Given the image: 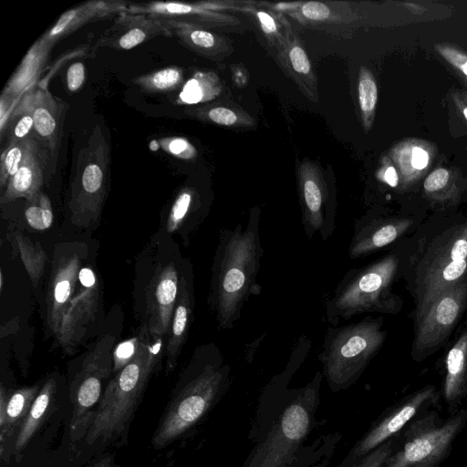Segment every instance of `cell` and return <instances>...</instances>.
<instances>
[{
    "mask_svg": "<svg viewBox=\"0 0 467 467\" xmlns=\"http://www.w3.org/2000/svg\"><path fill=\"white\" fill-rule=\"evenodd\" d=\"M310 348V339L302 336L285 369L263 389L248 436L254 446L243 467H306L316 460L319 441L312 446L305 442L317 426L322 371H317L306 386L289 387Z\"/></svg>",
    "mask_w": 467,
    "mask_h": 467,
    "instance_id": "1",
    "label": "cell"
},
{
    "mask_svg": "<svg viewBox=\"0 0 467 467\" xmlns=\"http://www.w3.org/2000/svg\"><path fill=\"white\" fill-rule=\"evenodd\" d=\"M83 244L55 248L46 297V325L58 346L72 354L88 336L100 307V283Z\"/></svg>",
    "mask_w": 467,
    "mask_h": 467,
    "instance_id": "2",
    "label": "cell"
},
{
    "mask_svg": "<svg viewBox=\"0 0 467 467\" xmlns=\"http://www.w3.org/2000/svg\"><path fill=\"white\" fill-rule=\"evenodd\" d=\"M263 255L258 211L251 213L245 226L220 230L208 295L220 329L234 327L249 297L261 292L257 275Z\"/></svg>",
    "mask_w": 467,
    "mask_h": 467,
    "instance_id": "3",
    "label": "cell"
},
{
    "mask_svg": "<svg viewBox=\"0 0 467 467\" xmlns=\"http://www.w3.org/2000/svg\"><path fill=\"white\" fill-rule=\"evenodd\" d=\"M232 384L231 368L214 343L198 347L176 384L152 436L161 449L186 435L222 400Z\"/></svg>",
    "mask_w": 467,
    "mask_h": 467,
    "instance_id": "4",
    "label": "cell"
},
{
    "mask_svg": "<svg viewBox=\"0 0 467 467\" xmlns=\"http://www.w3.org/2000/svg\"><path fill=\"white\" fill-rule=\"evenodd\" d=\"M162 349L163 338H151L148 329L136 357L107 384L85 436L88 444L113 441L127 431Z\"/></svg>",
    "mask_w": 467,
    "mask_h": 467,
    "instance_id": "5",
    "label": "cell"
},
{
    "mask_svg": "<svg viewBox=\"0 0 467 467\" xmlns=\"http://www.w3.org/2000/svg\"><path fill=\"white\" fill-rule=\"evenodd\" d=\"M382 324V318L368 317L327 328L318 359L332 392L349 389L363 374L385 340Z\"/></svg>",
    "mask_w": 467,
    "mask_h": 467,
    "instance_id": "6",
    "label": "cell"
},
{
    "mask_svg": "<svg viewBox=\"0 0 467 467\" xmlns=\"http://www.w3.org/2000/svg\"><path fill=\"white\" fill-rule=\"evenodd\" d=\"M398 258L389 254L362 268L349 269L326 301V317L331 326L341 319L367 313H395L399 298L391 291Z\"/></svg>",
    "mask_w": 467,
    "mask_h": 467,
    "instance_id": "7",
    "label": "cell"
},
{
    "mask_svg": "<svg viewBox=\"0 0 467 467\" xmlns=\"http://www.w3.org/2000/svg\"><path fill=\"white\" fill-rule=\"evenodd\" d=\"M467 424V409L442 419L434 410L420 413L396 436V446L382 467H443Z\"/></svg>",
    "mask_w": 467,
    "mask_h": 467,
    "instance_id": "8",
    "label": "cell"
},
{
    "mask_svg": "<svg viewBox=\"0 0 467 467\" xmlns=\"http://www.w3.org/2000/svg\"><path fill=\"white\" fill-rule=\"evenodd\" d=\"M110 182V146L96 125L78 154L68 207L71 222L88 228L99 222Z\"/></svg>",
    "mask_w": 467,
    "mask_h": 467,
    "instance_id": "9",
    "label": "cell"
},
{
    "mask_svg": "<svg viewBox=\"0 0 467 467\" xmlns=\"http://www.w3.org/2000/svg\"><path fill=\"white\" fill-rule=\"evenodd\" d=\"M116 337L101 336L82 359L78 371L70 383V398L74 406L70 420V436L78 440L86 436L101 399L102 385L112 373Z\"/></svg>",
    "mask_w": 467,
    "mask_h": 467,
    "instance_id": "10",
    "label": "cell"
},
{
    "mask_svg": "<svg viewBox=\"0 0 467 467\" xmlns=\"http://www.w3.org/2000/svg\"><path fill=\"white\" fill-rule=\"evenodd\" d=\"M467 272V223L444 233L428 250L418 271L417 312Z\"/></svg>",
    "mask_w": 467,
    "mask_h": 467,
    "instance_id": "11",
    "label": "cell"
},
{
    "mask_svg": "<svg viewBox=\"0 0 467 467\" xmlns=\"http://www.w3.org/2000/svg\"><path fill=\"white\" fill-rule=\"evenodd\" d=\"M441 396L435 386L427 385L386 408L337 467H352L364 455L394 437L420 413L434 409Z\"/></svg>",
    "mask_w": 467,
    "mask_h": 467,
    "instance_id": "12",
    "label": "cell"
},
{
    "mask_svg": "<svg viewBox=\"0 0 467 467\" xmlns=\"http://www.w3.org/2000/svg\"><path fill=\"white\" fill-rule=\"evenodd\" d=\"M466 298L467 284L462 281L440 293L417 312L414 354L424 353L446 338L460 317Z\"/></svg>",
    "mask_w": 467,
    "mask_h": 467,
    "instance_id": "13",
    "label": "cell"
},
{
    "mask_svg": "<svg viewBox=\"0 0 467 467\" xmlns=\"http://www.w3.org/2000/svg\"><path fill=\"white\" fill-rule=\"evenodd\" d=\"M298 182L305 233L308 238L318 234L325 241L335 229V212L328 204L327 183L319 170L309 161L300 165Z\"/></svg>",
    "mask_w": 467,
    "mask_h": 467,
    "instance_id": "14",
    "label": "cell"
},
{
    "mask_svg": "<svg viewBox=\"0 0 467 467\" xmlns=\"http://www.w3.org/2000/svg\"><path fill=\"white\" fill-rule=\"evenodd\" d=\"M16 103L31 114L34 133L57 162L67 104L37 83L24 92Z\"/></svg>",
    "mask_w": 467,
    "mask_h": 467,
    "instance_id": "15",
    "label": "cell"
},
{
    "mask_svg": "<svg viewBox=\"0 0 467 467\" xmlns=\"http://www.w3.org/2000/svg\"><path fill=\"white\" fill-rule=\"evenodd\" d=\"M180 273L174 262L159 266L147 290L146 325L151 338L168 335L177 301Z\"/></svg>",
    "mask_w": 467,
    "mask_h": 467,
    "instance_id": "16",
    "label": "cell"
},
{
    "mask_svg": "<svg viewBox=\"0 0 467 467\" xmlns=\"http://www.w3.org/2000/svg\"><path fill=\"white\" fill-rule=\"evenodd\" d=\"M47 147L33 132L27 139V147L16 174L1 194V203L24 198L33 201L39 196L47 171L55 168Z\"/></svg>",
    "mask_w": 467,
    "mask_h": 467,
    "instance_id": "17",
    "label": "cell"
},
{
    "mask_svg": "<svg viewBox=\"0 0 467 467\" xmlns=\"http://www.w3.org/2000/svg\"><path fill=\"white\" fill-rule=\"evenodd\" d=\"M160 36H172L161 19L123 12L116 16L113 24L96 41L94 49L109 47L130 50Z\"/></svg>",
    "mask_w": 467,
    "mask_h": 467,
    "instance_id": "18",
    "label": "cell"
},
{
    "mask_svg": "<svg viewBox=\"0 0 467 467\" xmlns=\"http://www.w3.org/2000/svg\"><path fill=\"white\" fill-rule=\"evenodd\" d=\"M131 3L121 0H91L64 12L57 22L40 37L53 46L82 26L118 16Z\"/></svg>",
    "mask_w": 467,
    "mask_h": 467,
    "instance_id": "19",
    "label": "cell"
},
{
    "mask_svg": "<svg viewBox=\"0 0 467 467\" xmlns=\"http://www.w3.org/2000/svg\"><path fill=\"white\" fill-rule=\"evenodd\" d=\"M130 14L145 15L151 18L172 19L201 26H217L238 24L232 16L204 8L200 3L179 2L131 3L127 11Z\"/></svg>",
    "mask_w": 467,
    "mask_h": 467,
    "instance_id": "20",
    "label": "cell"
},
{
    "mask_svg": "<svg viewBox=\"0 0 467 467\" xmlns=\"http://www.w3.org/2000/svg\"><path fill=\"white\" fill-rule=\"evenodd\" d=\"M411 224L412 221L409 219H386L355 226V233L348 247L349 258L363 257L390 244Z\"/></svg>",
    "mask_w": 467,
    "mask_h": 467,
    "instance_id": "21",
    "label": "cell"
},
{
    "mask_svg": "<svg viewBox=\"0 0 467 467\" xmlns=\"http://www.w3.org/2000/svg\"><path fill=\"white\" fill-rule=\"evenodd\" d=\"M193 290L192 277L186 273L181 275L177 301L168 333L165 348L167 357L166 372L171 371L177 365L178 358L187 339L188 331L193 317Z\"/></svg>",
    "mask_w": 467,
    "mask_h": 467,
    "instance_id": "22",
    "label": "cell"
},
{
    "mask_svg": "<svg viewBox=\"0 0 467 467\" xmlns=\"http://www.w3.org/2000/svg\"><path fill=\"white\" fill-rule=\"evenodd\" d=\"M441 396L451 414L460 410L467 397V331L448 352Z\"/></svg>",
    "mask_w": 467,
    "mask_h": 467,
    "instance_id": "23",
    "label": "cell"
},
{
    "mask_svg": "<svg viewBox=\"0 0 467 467\" xmlns=\"http://www.w3.org/2000/svg\"><path fill=\"white\" fill-rule=\"evenodd\" d=\"M158 19L162 21L182 46L202 57L215 60L229 51V45L224 38L203 26L172 19Z\"/></svg>",
    "mask_w": 467,
    "mask_h": 467,
    "instance_id": "24",
    "label": "cell"
},
{
    "mask_svg": "<svg viewBox=\"0 0 467 467\" xmlns=\"http://www.w3.org/2000/svg\"><path fill=\"white\" fill-rule=\"evenodd\" d=\"M433 148L420 140H408L395 145L389 153L403 186L417 182L429 169Z\"/></svg>",
    "mask_w": 467,
    "mask_h": 467,
    "instance_id": "25",
    "label": "cell"
},
{
    "mask_svg": "<svg viewBox=\"0 0 467 467\" xmlns=\"http://www.w3.org/2000/svg\"><path fill=\"white\" fill-rule=\"evenodd\" d=\"M282 23L285 26V36L278 44L281 47V64L290 77L303 88L305 93L315 96L316 78L309 58L298 39L292 34L290 26L285 18H282Z\"/></svg>",
    "mask_w": 467,
    "mask_h": 467,
    "instance_id": "26",
    "label": "cell"
},
{
    "mask_svg": "<svg viewBox=\"0 0 467 467\" xmlns=\"http://www.w3.org/2000/svg\"><path fill=\"white\" fill-rule=\"evenodd\" d=\"M52 47L39 38L28 50L2 95V99L8 100L11 109L14 100L16 101L24 92L37 83L36 80Z\"/></svg>",
    "mask_w": 467,
    "mask_h": 467,
    "instance_id": "27",
    "label": "cell"
},
{
    "mask_svg": "<svg viewBox=\"0 0 467 467\" xmlns=\"http://www.w3.org/2000/svg\"><path fill=\"white\" fill-rule=\"evenodd\" d=\"M197 195L192 188H183L173 201L166 221L168 233H179L185 241L195 231L202 221L198 213L200 204L197 203Z\"/></svg>",
    "mask_w": 467,
    "mask_h": 467,
    "instance_id": "28",
    "label": "cell"
},
{
    "mask_svg": "<svg viewBox=\"0 0 467 467\" xmlns=\"http://www.w3.org/2000/svg\"><path fill=\"white\" fill-rule=\"evenodd\" d=\"M40 387L38 384L24 387L15 390L7 396L4 387L0 391V430L1 440L5 434H9L16 427L21 425L27 415Z\"/></svg>",
    "mask_w": 467,
    "mask_h": 467,
    "instance_id": "29",
    "label": "cell"
},
{
    "mask_svg": "<svg viewBox=\"0 0 467 467\" xmlns=\"http://www.w3.org/2000/svg\"><path fill=\"white\" fill-rule=\"evenodd\" d=\"M56 389V381L50 378L41 387L27 415L22 421L15 442L16 451L23 450L44 420Z\"/></svg>",
    "mask_w": 467,
    "mask_h": 467,
    "instance_id": "30",
    "label": "cell"
},
{
    "mask_svg": "<svg viewBox=\"0 0 467 467\" xmlns=\"http://www.w3.org/2000/svg\"><path fill=\"white\" fill-rule=\"evenodd\" d=\"M221 89L219 78L214 73L198 71L183 84L174 103L194 105L208 102L216 98Z\"/></svg>",
    "mask_w": 467,
    "mask_h": 467,
    "instance_id": "31",
    "label": "cell"
},
{
    "mask_svg": "<svg viewBox=\"0 0 467 467\" xmlns=\"http://www.w3.org/2000/svg\"><path fill=\"white\" fill-rule=\"evenodd\" d=\"M140 90L150 94L173 91L183 83V71L177 66L166 67L131 79Z\"/></svg>",
    "mask_w": 467,
    "mask_h": 467,
    "instance_id": "32",
    "label": "cell"
},
{
    "mask_svg": "<svg viewBox=\"0 0 467 467\" xmlns=\"http://www.w3.org/2000/svg\"><path fill=\"white\" fill-rule=\"evenodd\" d=\"M14 240L26 273L34 287H36L47 261V253L40 243H33L20 233L14 234Z\"/></svg>",
    "mask_w": 467,
    "mask_h": 467,
    "instance_id": "33",
    "label": "cell"
},
{
    "mask_svg": "<svg viewBox=\"0 0 467 467\" xmlns=\"http://www.w3.org/2000/svg\"><path fill=\"white\" fill-rule=\"evenodd\" d=\"M358 94L362 123L366 131H368L374 121L378 87L374 76L365 67L359 69Z\"/></svg>",
    "mask_w": 467,
    "mask_h": 467,
    "instance_id": "34",
    "label": "cell"
},
{
    "mask_svg": "<svg viewBox=\"0 0 467 467\" xmlns=\"http://www.w3.org/2000/svg\"><path fill=\"white\" fill-rule=\"evenodd\" d=\"M28 137L20 141H8L5 149L1 153L0 188L2 192L22 162L26 150Z\"/></svg>",
    "mask_w": 467,
    "mask_h": 467,
    "instance_id": "35",
    "label": "cell"
},
{
    "mask_svg": "<svg viewBox=\"0 0 467 467\" xmlns=\"http://www.w3.org/2000/svg\"><path fill=\"white\" fill-rule=\"evenodd\" d=\"M423 189L430 198L436 201L450 200L456 192L452 175L442 167L434 170L426 177Z\"/></svg>",
    "mask_w": 467,
    "mask_h": 467,
    "instance_id": "36",
    "label": "cell"
},
{
    "mask_svg": "<svg viewBox=\"0 0 467 467\" xmlns=\"http://www.w3.org/2000/svg\"><path fill=\"white\" fill-rule=\"evenodd\" d=\"M25 217L29 226L35 230L49 228L53 223V211L48 196L41 192L36 199L27 201Z\"/></svg>",
    "mask_w": 467,
    "mask_h": 467,
    "instance_id": "37",
    "label": "cell"
},
{
    "mask_svg": "<svg viewBox=\"0 0 467 467\" xmlns=\"http://www.w3.org/2000/svg\"><path fill=\"white\" fill-rule=\"evenodd\" d=\"M190 116L223 126L246 123L244 115L223 106L200 107L186 111Z\"/></svg>",
    "mask_w": 467,
    "mask_h": 467,
    "instance_id": "38",
    "label": "cell"
},
{
    "mask_svg": "<svg viewBox=\"0 0 467 467\" xmlns=\"http://www.w3.org/2000/svg\"><path fill=\"white\" fill-rule=\"evenodd\" d=\"M147 331L148 327L146 324H143L137 335L120 342L114 348L112 356V373L114 375L126 367L136 357Z\"/></svg>",
    "mask_w": 467,
    "mask_h": 467,
    "instance_id": "39",
    "label": "cell"
},
{
    "mask_svg": "<svg viewBox=\"0 0 467 467\" xmlns=\"http://www.w3.org/2000/svg\"><path fill=\"white\" fill-rule=\"evenodd\" d=\"M9 125V140L20 141L26 140L34 132V119L30 113L15 103L7 119Z\"/></svg>",
    "mask_w": 467,
    "mask_h": 467,
    "instance_id": "40",
    "label": "cell"
},
{
    "mask_svg": "<svg viewBox=\"0 0 467 467\" xmlns=\"http://www.w3.org/2000/svg\"><path fill=\"white\" fill-rule=\"evenodd\" d=\"M396 446V436L384 441L358 460L352 467H382Z\"/></svg>",
    "mask_w": 467,
    "mask_h": 467,
    "instance_id": "41",
    "label": "cell"
},
{
    "mask_svg": "<svg viewBox=\"0 0 467 467\" xmlns=\"http://www.w3.org/2000/svg\"><path fill=\"white\" fill-rule=\"evenodd\" d=\"M160 147L171 155L182 160H192L197 155L193 145L185 138L165 137L159 140Z\"/></svg>",
    "mask_w": 467,
    "mask_h": 467,
    "instance_id": "42",
    "label": "cell"
},
{
    "mask_svg": "<svg viewBox=\"0 0 467 467\" xmlns=\"http://www.w3.org/2000/svg\"><path fill=\"white\" fill-rule=\"evenodd\" d=\"M435 49L448 63L467 78V54L448 44H437Z\"/></svg>",
    "mask_w": 467,
    "mask_h": 467,
    "instance_id": "43",
    "label": "cell"
},
{
    "mask_svg": "<svg viewBox=\"0 0 467 467\" xmlns=\"http://www.w3.org/2000/svg\"><path fill=\"white\" fill-rule=\"evenodd\" d=\"M300 15L310 21H324L330 17L331 11L324 3L306 2L299 6Z\"/></svg>",
    "mask_w": 467,
    "mask_h": 467,
    "instance_id": "44",
    "label": "cell"
},
{
    "mask_svg": "<svg viewBox=\"0 0 467 467\" xmlns=\"http://www.w3.org/2000/svg\"><path fill=\"white\" fill-rule=\"evenodd\" d=\"M254 16L259 21L260 27L267 37L276 44H279L282 38L281 34L278 31L277 24L274 17L268 13L259 10L254 11Z\"/></svg>",
    "mask_w": 467,
    "mask_h": 467,
    "instance_id": "45",
    "label": "cell"
},
{
    "mask_svg": "<svg viewBox=\"0 0 467 467\" xmlns=\"http://www.w3.org/2000/svg\"><path fill=\"white\" fill-rule=\"evenodd\" d=\"M67 86L69 91L76 92L85 81V66L82 62H74L67 70Z\"/></svg>",
    "mask_w": 467,
    "mask_h": 467,
    "instance_id": "46",
    "label": "cell"
},
{
    "mask_svg": "<svg viewBox=\"0 0 467 467\" xmlns=\"http://www.w3.org/2000/svg\"><path fill=\"white\" fill-rule=\"evenodd\" d=\"M378 178L390 187H396L400 182V176L394 165L389 160L382 162L380 170L377 173Z\"/></svg>",
    "mask_w": 467,
    "mask_h": 467,
    "instance_id": "47",
    "label": "cell"
},
{
    "mask_svg": "<svg viewBox=\"0 0 467 467\" xmlns=\"http://www.w3.org/2000/svg\"><path fill=\"white\" fill-rule=\"evenodd\" d=\"M453 99H454L457 109L462 112L463 118L467 121V102H466L465 96H464V98H462L461 95L454 94Z\"/></svg>",
    "mask_w": 467,
    "mask_h": 467,
    "instance_id": "48",
    "label": "cell"
},
{
    "mask_svg": "<svg viewBox=\"0 0 467 467\" xmlns=\"http://www.w3.org/2000/svg\"><path fill=\"white\" fill-rule=\"evenodd\" d=\"M92 467H113V465L111 464V462L109 459H106V460L100 461L99 462H98L97 464H95Z\"/></svg>",
    "mask_w": 467,
    "mask_h": 467,
    "instance_id": "49",
    "label": "cell"
},
{
    "mask_svg": "<svg viewBox=\"0 0 467 467\" xmlns=\"http://www.w3.org/2000/svg\"><path fill=\"white\" fill-rule=\"evenodd\" d=\"M0 287L1 289L3 288V273L1 272V285H0Z\"/></svg>",
    "mask_w": 467,
    "mask_h": 467,
    "instance_id": "50",
    "label": "cell"
},
{
    "mask_svg": "<svg viewBox=\"0 0 467 467\" xmlns=\"http://www.w3.org/2000/svg\"><path fill=\"white\" fill-rule=\"evenodd\" d=\"M464 467H467V464Z\"/></svg>",
    "mask_w": 467,
    "mask_h": 467,
    "instance_id": "51",
    "label": "cell"
}]
</instances>
